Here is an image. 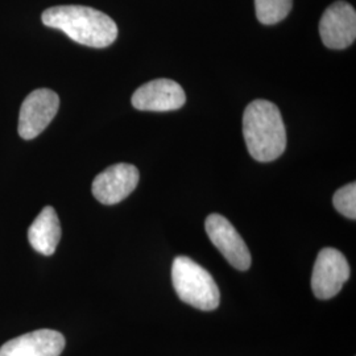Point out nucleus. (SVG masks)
Segmentation results:
<instances>
[{"instance_id":"obj_2","label":"nucleus","mask_w":356,"mask_h":356,"mask_svg":"<svg viewBox=\"0 0 356 356\" xmlns=\"http://www.w3.org/2000/svg\"><path fill=\"white\" fill-rule=\"evenodd\" d=\"M243 136L256 161L279 159L286 147V129L279 107L264 99L250 103L243 114Z\"/></svg>"},{"instance_id":"obj_3","label":"nucleus","mask_w":356,"mask_h":356,"mask_svg":"<svg viewBox=\"0 0 356 356\" xmlns=\"http://www.w3.org/2000/svg\"><path fill=\"white\" fill-rule=\"evenodd\" d=\"M172 282L181 301L195 309L211 312L220 302L213 276L188 256H177L172 266Z\"/></svg>"},{"instance_id":"obj_5","label":"nucleus","mask_w":356,"mask_h":356,"mask_svg":"<svg viewBox=\"0 0 356 356\" xmlns=\"http://www.w3.org/2000/svg\"><path fill=\"white\" fill-rule=\"evenodd\" d=\"M60 107L58 95L49 89L32 91L22 104L19 114V135L24 140L38 136L49 126Z\"/></svg>"},{"instance_id":"obj_1","label":"nucleus","mask_w":356,"mask_h":356,"mask_svg":"<svg viewBox=\"0 0 356 356\" xmlns=\"http://www.w3.org/2000/svg\"><path fill=\"white\" fill-rule=\"evenodd\" d=\"M42 23L60 29L78 44L106 48L118 38V26L106 13L85 6H57L41 16Z\"/></svg>"},{"instance_id":"obj_6","label":"nucleus","mask_w":356,"mask_h":356,"mask_svg":"<svg viewBox=\"0 0 356 356\" xmlns=\"http://www.w3.org/2000/svg\"><path fill=\"white\" fill-rule=\"evenodd\" d=\"M204 229L211 243L232 267L242 272L250 269L252 263L250 250L229 219L211 214L206 219Z\"/></svg>"},{"instance_id":"obj_10","label":"nucleus","mask_w":356,"mask_h":356,"mask_svg":"<svg viewBox=\"0 0 356 356\" xmlns=\"http://www.w3.org/2000/svg\"><path fill=\"white\" fill-rule=\"evenodd\" d=\"M65 348L61 332L49 329L32 331L0 347V356H60Z\"/></svg>"},{"instance_id":"obj_12","label":"nucleus","mask_w":356,"mask_h":356,"mask_svg":"<svg viewBox=\"0 0 356 356\" xmlns=\"http://www.w3.org/2000/svg\"><path fill=\"white\" fill-rule=\"evenodd\" d=\"M293 0H254L259 22L266 26L280 23L292 10Z\"/></svg>"},{"instance_id":"obj_4","label":"nucleus","mask_w":356,"mask_h":356,"mask_svg":"<svg viewBox=\"0 0 356 356\" xmlns=\"http://www.w3.org/2000/svg\"><path fill=\"white\" fill-rule=\"evenodd\" d=\"M350 279V266L344 254L335 248L319 251L312 275V289L318 300H330Z\"/></svg>"},{"instance_id":"obj_9","label":"nucleus","mask_w":356,"mask_h":356,"mask_svg":"<svg viewBox=\"0 0 356 356\" xmlns=\"http://www.w3.org/2000/svg\"><path fill=\"white\" fill-rule=\"evenodd\" d=\"M186 102L185 91L172 79H154L140 86L132 95V104L140 111H173Z\"/></svg>"},{"instance_id":"obj_13","label":"nucleus","mask_w":356,"mask_h":356,"mask_svg":"<svg viewBox=\"0 0 356 356\" xmlns=\"http://www.w3.org/2000/svg\"><path fill=\"white\" fill-rule=\"evenodd\" d=\"M332 204L338 213L355 220L356 218V184L351 182L335 191L332 197Z\"/></svg>"},{"instance_id":"obj_7","label":"nucleus","mask_w":356,"mask_h":356,"mask_svg":"<svg viewBox=\"0 0 356 356\" xmlns=\"http://www.w3.org/2000/svg\"><path fill=\"white\" fill-rule=\"evenodd\" d=\"M319 35L330 49H344L356 38L355 8L347 1H335L323 13L319 22Z\"/></svg>"},{"instance_id":"obj_8","label":"nucleus","mask_w":356,"mask_h":356,"mask_svg":"<svg viewBox=\"0 0 356 356\" xmlns=\"http://www.w3.org/2000/svg\"><path fill=\"white\" fill-rule=\"evenodd\" d=\"M139 170L131 164H115L99 173L92 182V194L103 204H115L126 200L139 184Z\"/></svg>"},{"instance_id":"obj_11","label":"nucleus","mask_w":356,"mask_h":356,"mask_svg":"<svg viewBox=\"0 0 356 356\" xmlns=\"http://www.w3.org/2000/svg\"><path fill=\"white\" fill-rule=\"evenodd\" d=\"M28 241L38 254L51 256L61 241V225L51 206H47L38 214L28 229Z\"/></svg>"}]
</instances>
